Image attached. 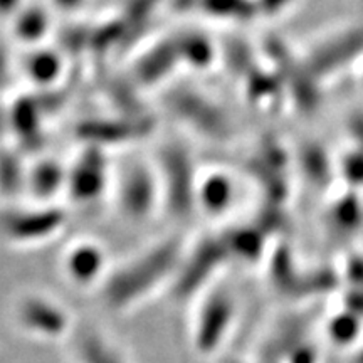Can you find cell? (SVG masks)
I'll use <instances>...</instances> for the list:
<instances>
[{"mask_svg":"<svg viewBox=\"0 0 363 363\" xmlns=\"http://www.w3.org/2000/svg\"><path fill=\"white\" fill-rule=\"evenodd\" d=\"M345 311L352 315L363 318V288H353L350 293L345 296Z\"/></svg>","mask_w":363,"mask_h":363,"instance_id":"52a82bcc","label":"cell"},{"mask_svg":"<svg viewBox=\"0 0 363 363\" xmlns=\"http://www.w3.org/2000/svg\"><path fill=\"white\" fill-rule=\"evenodd\" d=\"M347 276L355 288H363V259L357 257V259L348 261Z\"/></svg>","mask_w":363,"mask_h":363,"instance_id":"9c48e42d","label":"cell"},{"mask_svg":"<svg viewBox=\"0 0 363 363\" xmlns=\"http://www.w3.org/2000/svg\"><path fill=\"white\" fill-rule=\"evenodd\" d=\"M233 303L220 294L207 303L195 331V345L199 352L211 353L219 347L233 320Z\"/></svg>","mask_w":363,"mask_h":363,"instance_id":"6da1fadb","label":"cell"},{"mask_svg":"<svg viewBox=\"0 0 363 363\" xmlns=\"http://www.w3.org/2000/svg\"><path fill=\"white\" fill-rule=\"evenodd\" d=\"M355 363H363V348L360 352H358V355L355 358Z\"/></svg>","mask_w":363,"mask_h":363,"instance_id":"30bf717a","label":"cell"},{"mask_svg":"<svg viewBox=\"0 0 363 363\" xmlns=\"http://www.w3.org/2000/svg\"><path fill=\"white\" fill-rule=\"evenodd\" d=\"M286 360L289 363H318V350L315 345L305 340L289 353Z\"/></svg>","mask_w":363,"mask_h":363,"instance_id":"8992f818","label":"cell"},{"mask_svg":"<svg viewBox=\"0 0 363 363\" xmlns=\"http://www.w3.org/2000/svg\"><path fill=\"white\" fill-rule=\"evenodd\" d=\"M343 167L348 179L353 182H363V155H348Z\"/></svg>","mask_w":363,"mask_h":363,"instance_id":"ba28073f","label":"cell"},{"mask_svg":"<svg viewBox=\"0 0 363 363\" xmlns=\"http://www.w3.org/2000/svg\"><path fill=\"white\" fill-rule=\"evenodd\" d=\"M306 323L303 321H288L278 333L271 338L264 348V360L278 363L281 358H288L299 343L305 342Z\"/></svg>","mask_w":363,"mask_h":363,"instance_id":"3957f363","label":"cell"},{"mask_svg":"<svg viewBox=\"0 0 363 363\" xmlns=\"http://www.w3.org/2000/svg\"><path fill=\"white\" fill-rule=\"evenodd\" d=\"M362 331V320L348 311L338 313L333 316L328 323V335L331 342L340 345V347H347L352 345L358 338Z\"/></svg>","mask_w":363,"mask_h":363,"instance_id":"277c9868","label":"cell"},{"mask_svg":"<svg viewBox=\"0 0 363 363\" xmlns=\"http://www.w3.org/2000/svg\"><path fill=\"white\" fill-rule=\"evenodd\" d=\"M79 353L84 363H123L98 335H86L81 338Z\"/></svg>","mask_w":363,"mask_h":363,"instance_id":"5b68a950","label":"cell"},{"mask_svg":"<svg viewBox=\"0 0 363 363\" xmlns=\"http://www.w3.org/2000/svg\"><path fill=\"white\" fill-rule=\"evenodd\" d=\"M22 323L38 333L56 337L66 328V316L57 308L43 301H30L22 308Z\"/></svg>","mask_w":363,"mask_h":363,"instance_id":"7a4b0ae2","label":"cell"}]
</instances>
